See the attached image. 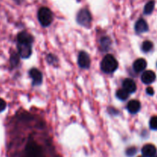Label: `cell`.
Wrapping results in <instances>:
<instances>
[{
  "mask_svg": "<svg viewBox=\"0 0 157 157\" xmlns=\"http://www.w3.org/2000/svg\"><path fill=\"white\" fill-rule=\"evenodd\" d=\"M150 127L152 130H157V116L153 117L150 121Z\"/></svg>",
  "mask_w": 157,
  "mask_h": 157,
  "instance_id": "cell-20",
  "label": "cell"
},
{
  "mask_svg": "<svg viewBox=\"0 0 157 157\" xmlns=\"http://www.w3.org/2000/svg\"><path fill=\"white\" fill-rule=\"evenodd\" d=\"M92 18L90 12L87 9H83L78 12L77 15V22L81 26L88 28L91 24Z\"/></svg>",
  "mask_w": 157,
  "mask_h": 157,
  "instance_id": "cell-4",
  "label": "cell"
},
{
  "mask_svg": "<svg viewBox=\"0 0 157 157\" xmlns=\"http://www.w3.org/2000/svg\"><path fill=\"white\" fill-rule=\"evenodd\" d=\"M156 66H157V64H156Z\"/></svg>",
  "mask_w": 157,
  "mask_h": 157,
  "instance_id": "cell-27",
  "label": "cell"
},
{
  "mask_svg": "<svg viewBox=\"0 0 157 157\" xmlns=\"http://www.w3.org/2000/svg\"><path fill=\"white\" fill-rule=\"evenodd\" d=\"M153 47V44L150 41H145L142 44V50L144 52H149L152 50Z\"/></svg>",
  "mask_w": 157,
  "mask_h": 157,
  "instance_id": "cell-19",
  "label": "cell"
},
{
  "mask_svg": "<svg viewBox=\"0 0 157 157\" xmlns=\"http://www.w3.org/2000/svg\"><path fill=\"white\" fill-rule=\"evenodd\" d=\"M29 76L32 79V84L38 86L42 83V75L41 71L36 68H32L29 71Z\"/></svg>",
  "mask_w": 157,
  "mask_h": 157,
  "instance_id": "cell-7",
  "label": "cell"
},
{
  "mask_svg": "<svg viewBox=\"0 0 157 157\" xmlns=\"http://www.w3.org/2000/svg\"><path fill=\"white\" fill-rule=\"evenodd\" d=\"M111 41L108 37H104L101 39V46L104 51H107L110 48Z\"/></svg>",
  "mask_w": 157,
  "mask_h": 157,
  "instance_id": "cell-18",
  "label": "cell"
},
{
  "mask_svg": "<svg viewBox=\"0 0 157 157\" xmlns=\"http://www.w3.org/2000/svg\"><path fill=\"white\" fill-rule=\"evenodd\" d=\"M149 29L148 24L147 23V21H145L143 18L138 20L137 21L135 24V31H136L137 33H144V32H147Z\"/></svg>",
  "mask_w": 157,
  "mask_h": 157,
  "instance_id": "cell-14",
  "label": "cell"
},
{
  "mask_svg": "<svg viewBox=\"0 0 157 157\" xmlns=\"http://www.w3.org/2000/svg\"><path fill=\"white\" fill-rule=\"evenodd\" d=\"M47 61L49 64H55L56 61H58V59H57L56 57H55V55L49 54V55L47 56Z\"/></svg>",
  "mask_w": 157,
  "mask_h": 157,
  "instance_id": "cell-22",
  "label": "cell"
},
{
  "mask_svg": "<svg viewBox=\"0 0 157 157\" xmlns=\"http://www.w3.org/2000/svg\"><path fill=\"white\" fill-rule=\"evenodd\" d=\"M146 91H147V94L150 95V96H153V95L154 94V90H153V87H147V90H146Z\"/></svg>",
  "mask_w": 157,
  "mask_h": 157,
  "instance_id": "cell-24",
  "label": "cell"
},
{
  "mask_svg": "<svg viewBox=\"0 0 157 157\" xmlns=\"http://www.w3.org/2000/svg\"><path fill=\"white\" fill-rule=\"evenodd\" d=\"M38 18L40 24L43 27H48L52 24L53 21V15L48 8L42 7L38 10Z\"/></svg>",
  "mask_w": 157,
  "mask_h": 157,
  "instance_id": "cell-3",
  "label": "cell"
},
{
  "mask_svg": "<svg viewBox=\"0 0 157 157\" xmlns=\"http://www.w3.org/2000/svg\"><path fill=\"white\" fill-rule=\"evenodd\" d=\"M136 152H137V150H136V147H130V148H128L127 150H126V155L129 157H133L135 154H136Z\"/></svg>",
  "mask_w": 157,
  "mask_h": 157,
  "instance_id": "cell-21",
  "label": "cell"
},
{
  "mask_svg": "<svg viewBox=\"0 0 157 157\" xmlns=\"http://www.w3.org/2000/svg\"><path fill=\"white\" fill-rule=\"evenodd\" d=\"M141 152L144 157H153L156 154V148L153 144H147L144 146Z\"/></svg>",
  "mask_w": 157,
  "mask_h": 157,
  "instance_id": "cell-10",
  "label": "cell"
},
{
  "mask_svg": "<svg viewBox=\"0 0 157 157\" xmlns=\"http://www.w3.org/2000/svg\"><path fill=\"white\" fill-rule=\"evenodd\" d=\"M139 157H144V156H139Z\"/></svg>",
  "mask_w": 157,
  "mask_h": 157,
  "instance_id": "cell-26",
  "label": "cell"
},
{
  "mask_svg": "<svg viewBox=\"0 0 157 157\" xmlns=\"http://www.w3.org/2000/svg\"><path fill=\"white\" fill-rule=\"evenodd\" d=\"M123 88L129 94H133L136 90V84L132 79L127 78L123 81Z\"/></svg>",
  "mask_w": 157,
  "mask_h": 157,
  "instance_id": "cell-11",
  "label": "cell"
},
{
  "mask_svg": "<svg viewBox=\"0 0 157 157\" xmlns=\"http://www.w3.org/2000/svg\"><path fill=\"white\" fill-rule=\"evenodd\" d=\"M147 65V63L144 58H138L133 62V67L135 71L140 73V72H142L145 70Z\"/></svg>",
  "mask_w": 157,
  "mask_h": 157,
  "instance_id": "cell-13",
  "label": "cell"
},
{
  "mask_svg": "<svg viewBox=\"0 0 157 157\" xmlns=\"http://www.w3.org/2000/svg\"><path fill=\"white\" fill-rule=\"evenodd\" d=\"M118 67V62L111 55H107L101 63V68L104 73L110 74L114 72Z\"/></svg>",
  "mask_w": 157,
  "mask_h": 157,
  "instance_id": "cell-2",
  "label": "cell"
},
{
  "mask_svg": "<svg viewBox=\"0 0 157 157\" xmlns=\"http://www.w3.org/2000/svg\"><path fill=\"white\" fill-rule=\"evenodd\" d=\"M141 80L143 83L146 84H150L154 82L156 80V74L153 71H146L143 73L141 76Z\"/></svg>",
  "mask_w": 157,
  "mask_h": 157,
  "instance_id": "cell-9",
  "label": "cell"
},
{
  "mask_svg": "<svg viewBox=\"0 0 157 157\" xmlns=\"http://www.w3.org/2000/svg\"><path fill=\"white\" fill-rule=\"evenodd\" d=\"M140 102L137 101V100H132V101H129L127 106V109L128 110V111L130 113H133V114L138 113L140 110Z\"/></svg>",
  "mask_w": 157,
  "mask_h": 157,
  "instance_id": "cell-12",
  "label": "cell"
},
{
  "mask_svg": "<svg viewBox=\"0 0 157 157\" xmlns=\"http://www.w3.org/2000/svg\"><path fill=\"white\" fill-rule=\"evenodd\" d=\"M116 96L118 99H120L121 101H126V100L129 97V93L126 90L123 89H119V90L117 91Z\"/></svg>",
  "mask_w": 157,
  "mask_h": 157,
  "instance_id": "cell-17",
  "label": "cell"
},
{
  "mask_svg": "<svg viewBox=\"0 0 157 157\" xmlns=\"http://www.w3.org/2000/svg\"><path fill=\"white\" fill-rule=\"evenodd\" d=\"M19 54L18 52H12V53L10 55V64L12 67H16L17 65L19 63Z\"/></svg>",
  "mask_w": 157,
  "mask_h": 157,
  "instance_id": "cell-15",
  "label": "cell"
},
{
  "mask_svg": "<svg viewBox=\"0 0 157 157\" xmlns=\"http://www.w3.org/2000/svg\"><path fill=\"white\" fill-rule=\"evenodd\" d=\"M155 7V2L153 0H151V1L148 2L146 4L145 7H144V14L145 15H150L153 12V9H154Z\"/></svg>",
  "mask_w": 157,
  "mask_h": 157,
  "instance_id": "cell-16",
  "label": "cell"
},
{
  "mask_svg": "<svg viewBox=\"0 0 157 157\" xmlns=\"http://www.w3.org/2000/svg\"><path fill=\"white\" fill-rule=\"evenodd\" d=\"M78 65L81 68H89L90 65V59L88 54L85 52H81L78 55Z\"/></svg>",
  "mask_w": 157,
  "mask_h": 157,
  "instance_id": "cell-6",
  "label": "cell"
},
{
  "mask_svg": "<svg viewBox=\"0 0 157 157\" xmlns=\"http://www.w3.org/2000/svg\"><path fill=\"white\" fill-rule=\"evenodd\" d=\"M34 38L32 35L26 32H21L17 35V43L22 44H32L33 43Z\"/></svg>",
  "mask_w": 157,
  "mask_h": 157,
  "instance_id": "cell-8",
  "label": "cell"
},
{
  "mask_svg": "<svg viewBox=\"0 0 157 157\" xmlns=\"http://www.w3.org/2000/svg\"><path fill=\"white\" fill-rule=\"evenodd\" d=\"M21 157H45V156L42 147L35 141L29 140Z\"/></svg>",
  "mask_w": 157,
  "mask_h": 157,
  "instance_id": "cell-1",
  "label": "cell"
},
{
  "mask_svg": "<svg viewBox=\"0 0 157 157\" xmlns=\"http://www.w3.org/2000/svg\"><path fill=\"white\" fill-rule=\"evenodd\" d=\"M153 157H157V155H155V156H153Z\"/></svg>",
  "mask_w": 157,
  "mask_h": 157,
  "instance_id": "cell-25",
  "label": "cell"
},
{
  "mask_svg": "<svg viewBox=\"0 0 157 157\" xmlns=\"http://www.w3.org/2000/svg\"><path fill=\"white\" fill-rule=\"evenodd\" d=\"M17 48H18V52L21 58L25 59V58H29L32 55V44L17 43Z\"/></svg>",
  "mask_w": 157,
  "mask_h": 157,
  "instance_id": "cell-5",
  "label": "cell"
},
{
  "mask_svg": "<svg viewBox=\"0 0 157 157\" xmlns=\"http://www.w3.org/2000/svg\"><path fill=\"white\" fill-rule=\"evenodd\" d=\"M6 106H7V104H6V101L2 98H0V113H2V112H3L6 110Z\"/></svg>",
  "mask_w": 157,
  "mask_h": 157,
  "instance_id": "cell-23",
  "label": "cell"
}]
</instances>
